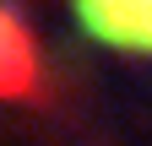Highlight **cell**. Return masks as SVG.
I'll return each instance as SVG.
<instances>
[{"label": "cell", "instance_id": "1", "mask_svg": "<svg viewBox=\"0 0 152 146\" xmlns=\"http://www.w3.org/2000/svg\"><path fill=\"white\" fill-rule=\"evenodd\" d=\"M76 16L98 43L152 54V0H76Z\"/></svg>", "mask_w": 152, "mask_h": 146}, {"label": "cell", "instance_id": "2", "mask_svg": "<svg viewBox=\"0 0 152 146\" xmlns=\"http://www.w3.org/2000/svg\"><path fill=\"white\" fill-rule=\"evenodd\" d=\"M33 81H38V43L11 11H0V98H27Z\"/></svg>", "mask_w": 152, "mask_h": 146}]
</instances>
